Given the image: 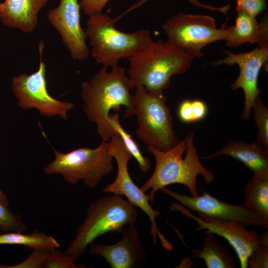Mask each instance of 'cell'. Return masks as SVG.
Here are the masks:
<instances>
[{
  "instance_id": "1",
  "label": "cell",
  "mask_w": 268,
  "mask_h": 268,
  "mask_svg": "<svg viewBox=\"0 0 268 268\" xmlns=\"http://www.w3.org/2000/svg\"><path fill=\"white\" fill-rule=\"evenodd\" d=\"M103 67L89 80L81 84L82 108L88 121L95 124L102 140L109 141L117 132L109 122L110 111H119L126 108L125 116L134 115L133 89L124 68L118 66L108 71Z\"/></svg>"
},
{
  "instance_id": "2",
  "label": "cell",
  "mask_w": 268,
  "mask_h": 268,
  "mask_svg": "<svg viewBox=\"0 0 268 268\" xmlns=\"http://www.w3.org/2000/svg\"><path fill=\"white\" fill-rule=\"evenodd\" d=\"M194 137V132L191 131L184 140L166 151L147 146L155 158V167L151 176L140 188L145 193L150 190V203L154 202L157 191L169 185H184L189 190L191 196L197 197L199 195L198 176H202L208 184L214 179L213 174L202 165L199 159Z\"/></svg>"
},
{
  "instance_id": "3",
  "label": "cell",
  "mask_w": 268,
  "mask_h": 268,
  "mask_svg": "<svg viewBox=\"0 0 268 268\" xmlns=\"http://www.w3.org/2000/svg\"><path fill=\"white\" fill-rule=\"evenodd\" d=\"M194 59L167 41H152L128 59L127 73L132 87L142 85L148 91L163 92L170 86L173 75L189 69Z\"/></svg>"
},
{
  "instance_id": "4",
  "label": "cell",
  "mask_w": 268,
  "mask_h": 268,
  "mask_svg": "<svg viewBox=\"0 0 268 268\" xmlns=\"http://www.w3.org/2000/svg\"><path fill=\"white\" fill-rule=\"evenodd\" d=\"M137 217L135 207L122 196L99 199L88 206L85 218L63 252L75 262L98 237L110 232L122 233L126 227L134 224Z\"/></svg>"
},
{
  "instance_id": "5",
  "label": "cell",
  "mask_w": 268,
  "mask_h": 268,
  "mask_svg": "<svg viewBox=\"0 0 268 268\" xmlns=\"http://www.w3.org/2000/svg\"><path fill=\"white\" fill-rule=\"evenodd\" d=\"M89 16L85 32L89 39L92 56L103 66H117L121 59H128L153 41L147 30L132 33L120 31L115 27L116 21L107 13L100 12Z\"/></svg>"
},
{
  "instance_id": "6",
  "label": "cell",
  "mask_w": 268,
  "mask_h": 268,
  "mask_svg": "<svg viewBox=\"0 0 268 268\" xmlns=\"http://www.w3.org/2000/svg\"><path fill=\"white\" fill-rule=\"evenodd\" d=\"M134 89L138 138L147 146L162 151L175 146L180 140L173 129V117L163 92L148 91L142 85Z\"/></svg>"
},
{
  "instance_id": "7",
  "label": "cell",
  "mask_w": 268,
  "mask_h": 268,
  "mask_svg": "<svg viewBox=\"0 0 268 268\" xmlns=\"http://www.w3.org/2000/svg\"><path fill=\"white\" fill-rule=\"evenodd\" d=\"M53 149L55 158L44 167V172L61 175L68 183L75 184L82 180L86 186L94 189L113 170L109 141L102 140L95 148L81 147L67 153Z\"/></svg>"
},
{
  "instance_id": "8",
  "label": "cell",
  "mask_w": 268,
  "mask_h": 268,
  "mask_svg": "<svg viewBox=\"0 0 268 268\" xmlns=\"http://www.w3.org/2000/svg\"><path fill=\"white\" fill-rule=\"evenodd\" d=\"M162 28L167 42L195 58L203 55L201 49L206 45L225 40L233 25H228L225 21L217 28L210 16L179 13L167 20Z\"/></svg>"
},
{
  "instance_id": "9",
  "label": "cell",
  "mask_w": 268,
  "mask_h": 268,
  "mask_svg": "<svg viewBox=\"0 0 268 268\" xmlns=\"http://www.w3.org/2000/svg\"><path fill=\"white\" fill-rule=\"evenodd\" d=\"M110 154L115 159L117 165L116 179L103 189L102 192L114 195L125 196L127 200L134 206L139 207L148 217L150 222V233L153 242L156 244L158 237L162 246L172 250L173 245L167 240L157 225L155 218L160 215L150 204V196L145 194L132 180L128 171V163L132 157L120 136L116 134L109 141Z\"/></svg>"
},
{
  "instance_id": "10",
  "label": "cell",
  "mask_w": 268,
  "mask_h": 268,
  "mask_svg": "<svg viewBox=\"0 0 268 268\" xmlns=\"http://www.w3.org/2000/svg\"><path fill=\"white\" fill-rule=\"evenodd\" d=\"M43 42L39 45L40 62L38 70L30 74L22 73L13 76L11 89L19 107L25 110L36 109L40 114L47 118L59 116L67 119L68 112L74 105L60 101L50 95L47 88L46 65L42 60Z\"/></svg>"
},
{
  "instance_id": "11",
  "label": "cell",
  "mask_w": 268,
  "mask_h": 268,
  "mask_svg": "<svg viewBox=\"0 0 268 268\" xmlns=\"http://www.w3.org/2000/svg\"><path fill=\"white\" fill-rule=\"evenodd\" d=\"M163 193L171 196L182 205L196 211L204 219L234 220L245 225L262 226L268 228V219H266L251 211L244 203L234 205L227 203L204 192L197 197L188 196L163 188Z\"/></svg>"
},
{
  "instance_id": "12",
  "label": "cell",
  "mask_w": 268,
  "mask_h": 268,
  "mask_svg": "<svg viewBox=\"0 0 268 268\" xmlns=\"http://www.w3.org/2000/svg\"><path fill=\"white\" fill-rule=\"evenodd\" d=\"M227 56L223 59L213 62L214 66L235 64L239 67V74L232 84L231 89L235 90L241 88L245 96V105L241 119L246 121L250 118L253 104L259 96L261 91L258 88V77L261 69L265 67L268 60V46L258 47L245 53L235 54L231 51H224Z\"/></svg>"
},
{
  "instance_id": "13",
  "label": "cell",
  "mask_w": 268,
  "mask_h": 268,
  "mask_svg": "<svg viewBox=\"0 0 268 268\" xmlns=\"http://www.w3.org/2000/svg\"><path fill=\"white\" fill-rule=\"evenodd\" d=\"M171 209L181 212L184 215L196 221V231L203 230L225 239L232 247L239 259L240 267L247 268V262L253 250L261 242V235L249 230L244 224L234 220H204L195 216L186 207L178 203H172Z\"/></svg>"
},
{
  "instance_id": "14",
  "label": "cell",
  "mask_w": 268,
  "mask_h": 268,
  "mask_svg": "<svg viewBox=\"0 0 268 268\" xmlns=\"http://www.w3.org/2000/svg\"><path fill=\"white\" fill-rule=\"evenodd\" d=\"M78 0H60L59 5L49 10L47 18L60 34L71 58L82 61L89 55L87 36L80 25Z\"/></svg>"
},
{
  "instance_id": "15",
  "label": "cell",
  "mask_w": 268,
  "mask_h": 268,
  "mask_svg": "<svg viewBox=\"0 0 268 268\" xmlns=\"http://www.w3.org/2000/svg\"><path fill=\"white\" fill-rule=\"evenodd\" d=\"M122 239L115 244L92 245L89 253L103 258L112 268L142 267L146 262V253L134 224L126 228Z\"/></svg>"
},
{
  "instance_id": "16",
  "label": "cell",
  "mask_w": 268,
  "mask_h": 268,
  "mask_svg": "<svg viewBox=\"0 0 268 268\" xmlns=\"http://www.w3.org/2000/svg\"><path fill=\"white\" fill-rule=\"evenodd\" d=\"M48 0H5L0 3V19L5 26L25 33L33 31L40 10Z\"/></svg>"
},
{
  "instance_id": "17",
  "label": "cell",
  "mask_w": 268,
  "mask_h": 268,
  "mask_svg": "<svg viewBox=\"0 0 268 268\" xmlns=\"http://www.w3.org/2000/svg\"><path fill=\"white\" fill-rule=\"evenodd\" d=\"M221 155L229 156L241 162L253 172V175H268V152L256 141L248 143L233 139L203 159Z\"/></svg>"
},
{
  "instance_id": "18",
  "label": "cell",
  "mask_w": 268,
  "mask_h": 268,
  "mask_svg": "<svg viewBox=\"0 0 268 268\" xmlns=\"http://www.w3.org/2000/svg\"><path fill=\"white\" fill-rule=\"evenodd\" d=\"M226 45L230 48L250 42L259 47L268 46V22L267 15L258 22L256 18L244 12H237L235 24L225 39Z\"/></svg>"
},
{
  "instance_id": "19",
  "label": "cell",
  "mask_w": 268,
  "mask_h": 268,
  "mask_svg": "<svg viewBox=\"0 0 268 268\" xmlns=\"http://www.w3.org/2000/svg\"><path fill=\"white\" fill-rule=\"evenodd\" d=\"M202 248L192 249V257L204 260L207 268H235L236 265L226 246L212 233H206L202 241Z\"/></svg>"
},
{
  "instance_id": "20",
  "label": "cell",
  "mask_w": 268,
  "mask_h": 268,
  "mask_svg": "<svg viewBox=\"0 0 268 268\" xmlns=\"http://www.w3.org/2000/svg\"><path fill=\"white\" fill-rule=\"evenodd\" d=\"M244 197L247 207L268 219V175H253L246 185Z\"/></svg>"
},
{
  "instance_id": "21",
  "label": "cell",
  "mask_w": 268,
  "mask_h": 268,
  "mask_svg": "<svg viewBox=\"0 0 268 268\" xmlns=\"http://www.w3.org/2000/svg\"><path fill=\"white\" fill-rule=\"evenodd\" d=\"M0 245H17L33 249L50 250L59 248L60 244L51 235L34 230L30 233L8 232L0 234Z\"/></svg>"
},
{
  "instance_id": "22",
  "label": "cell",
  "mask_w": 268,
  "mask_h": 268,
  "mask_svg": "<svg viewBox=\"0 0 268 268\" xmlns=\"http://www.w3.org/2000/svg\"><path fill=\"white\" fill-rule=\"evenodd\" d=\"M109 122L120 136L132 157L136 161L140 170L143 173H146L151 169L150 161L143 155L135 141L123 128L120 121L119 113L116 112L114 114H110Z\"/></svg>"
},
{
  "instance_id": "23",
  "label": "cell",
  "mask_w": 268,
  "mask_h": 268,
  "mask_svg": "<svg viewBox=\"0 0 268 268\" xmlns=\"http://www.w3.org/2000/svg\"><path fill=\"white\" fill-rule=\"evenodd\" d=\"M252 110L256 127L258 129L256 142L268 152V109L260 96L255 100Z\"/></svg>"
},
{
  "instance_id": "24",
  "label": "cell",
  "mask_w": 268,
  "mask_h": 268,
  "mask_svg": "<svg viewBox=\"0 0 268 268\" xmlns=\"http://www.w3.org/2000/svg\"><path fill=\"white\" fill-rule=\"evenodd\" d=\"M27 229V225L21 216L0 202V230L5 232H23Z\"/></svg>"
},
{
  "instance_id": "25",
  "label": "cell",
  "mask_w": 268,
  "mask_h": 268,
  "mask_svg": "<svg viewBox=\"0 0 268 268\" xmlns=\"http://www.w3.org/2000/svg\"><path fill=\"white\" fill-rule=\"evenodd\" d=\"M261 235V242L252 252L247 266L250 268H268V232Z\"/></svg>"
},
{
  "instance_id": "26",
  "label": "cell",
  "mask_w": 268,
  "mask_h": 268,
  "mask_svg": "<svg viewBox=\"0 0 268 268\" xmlns=\"http://www.w3.org/2000/svg\"><path fill=\"white\" fill-rule=\"evenodd\" d=\"M75 262L69 256L58 248L49 251L45 262V268H77Z\"/></svg>"
},
{
  "instance_id": "27",
  "label": "cell",
  "mask_w": 268,
  "mask_h": 268,
  "mask_svg": "<svg viewBox=\"0 0 268 268\" xmlns=\"http://www.w3.org/2000/svg\"><path fill=\"white\" fill-rule=\"evenodd\" d=\"M49 250L34 249L24 261L14 265H0V268H44Z\"/></svg>"
},
{
  "instance_id": "28",
  "label": "cell",
  "mask_w": 268,
  "mask_h": 268,
  "mask_svg": "<svg viewBox=\"0 0 268 268\" xmlns=\"http://www.w3.org/2000/svg\"><path fill=\"white\" fill-rule=\"evenodd\" d=\"M267 7L266 0H236L235 8L237 12H242L256 18Z\"/></svg>"
},
{
  "instance_id": "29",
  "label": "cell",
  "mask_w": 268,
  "mask_h": 268,
  "mask_svg": "<svg viewBox=\"0 0 268 268\" xmlns=\"http://www.w3.org/2000/svg\"><path fill=\"white\" fill-rule=\"evenodd\" d=\"M151 0H139L131 6H130L126 11L122 14L119 15L118 17L115 19L116 21H117L119 19L121 18L126 14L131 11L141 6L143 4ZM193 6L202 8L204 9L216 11L221 12L225 15H226L230 9V5L229 4L223 6L218 7L210 4H204L198 0H187Z\"/></svg>"
},
{
  "instance_id": "30",
  "label": "cell",
  "mask_w": 268,
  "mask_h": 268,
  "mask_svg": "<svg viewBox=\"0 0 268 268\" xmlns=\"http://www.w3.org/2000/svg\"><path fill=\"white\" fill-rule=\"evenodd\" d=\"M110 0H79V3L84 13L89 16L102 12Z\"/></svg>"
},
{
  "instance_id": "31",
  "label": "cell",
  "mask_w": 268,
  "mask_h": 268,
  "mask_svg": "<svg viewBox=\"0 0 268 268\" xmlns=\"http://www.w3.org/2000/svg\"><path fill=\"white\" fill-rule=\"evenodd\" d=\"M178 115L180 121L185 123H193L192 100H185L179 105Z\"/></svg>"
},
{
  "instance_id": "32",
  "label": "cell",
  "mask_w": 268,
  "mask_h": 268,
  "mask_svg": "<svg viewBox=\"0 0 268 268\" xmlns=\"http://www.w3.org/2000/svg\"><path fill=\"white\" fill-rule=\"evenodd\" d=\"M192 108L194 122L201 121L206 116L207 108L203 101L200 100H192Z\"/></svg>"
},
{
  "instance_id": "33",
  "label": "cell",
  "mask_w": 268,
  "mask_h": 268,
  "mask_svg": "<svg viewBox=\"0 0 268 268\" xmlns=\"http://www.w3.org/2000/svg\"><path fill=\"white\" fill-rule=\"evenodd\" d=\"M0 202L2 204L8 206V201L6 195L0 188Z\"/></svg>"
},
{
  "instance_id": "34",
  "label": "cell",
  "mask_w": 268,
  "mask_h": 268,
  "mask_svg": "<svg viewBox=\"0 0 268 268\" xmlns=\"http://www.w3.org/2000/svg\"></svg>"
}]
</instances>
